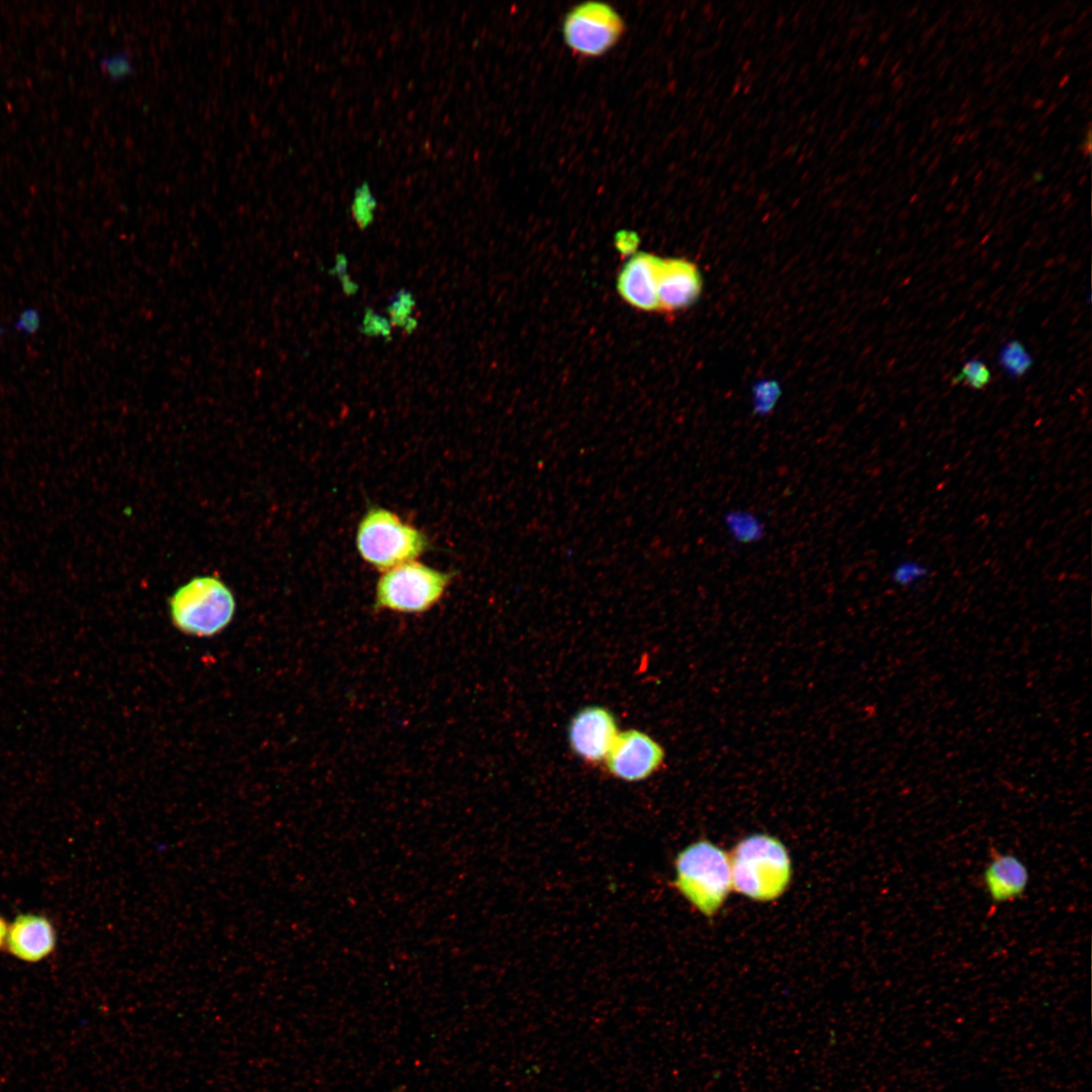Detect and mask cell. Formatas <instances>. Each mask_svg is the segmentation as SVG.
Wrapping results in <instances>:
<instances>
[{
  "label": "cell",
  "mask_w": 1092,
  "mask_h": 1092,
  "mask_svg": "<svg viewBox=\"0 0 1092 1092\" xmlns=\"http://www.w3.org/2000/svg\"><path fill=\"white\" fill-rule=\"evenodd\" d=\"M732 889L759 902L781 897L792 880V862L784 843L755 833L741 839L729 854Z\"/></svg>",
  "instance_id": "6da1fadb"
},
{
  "label": "cell",
  "mask_w": 1092,
  "mask_h": 1092,
  "mask_svg": "<svg viewBox=\"0 0 1092 1092\" xmlns=\"http://www.w3.org/2000/svg\"><path fill=\"white\" fill-rule=\"evenodd\" d=\"M356 548L367 564L383 572L417 560L432 544L426 533L397 514L371 505L357 525Z\"/></svg>",
  "instance_id": "7a4b0ae2"
},
{
  "label": "cell",
  "mask_w": 1092,
  "mask_h": 1092,
  "mask_svg": "<svg viewBox=\"0 0 1092 1092\" xmlns=\"http://www.w3.org/2000/svg\"><path fill=\"white\" fill-rule=\"evenodd\" d=\"M674 870L672 886L679 894L703 915H715L732 889L729 854L701 839L677 853Z\"/></svg>",
  "instance_id": "3957f363"
},
{
  "label": "cell",
  "mask_w": 1092,
  "mask_h": 1092,
  "mask_svg": "<svg viewBox=\"0 0 1092 1092\" xmlns=\"http://www.w3.org/2000/svg\"><path fill=\"white\" fill-rule=\"evenodd\" d=\"M172 624L182 633L212 637L233 621L236 599L223 580L199 575L180 585L168 600Z\"/></svg>",
  "instance_id": "277c9868"
},
{
  "label": "cell",
  "mask_w": 1092,
  "mask_h": 1092,
  "mask_svg": "<svg viewBox=\"0 0 1092 1092\" xmlns=\"http://www.w3.org/2000/svg\"><path fill=\"white\" fill-rule=\"evenodd\" d=\"M455 576L418 560L382 572L376 581L373 610L402 615H419L437 606Z\"/></svg>",
  "instance_id": "5b68a950"
},
{
  "label": "cell",
  "mask_w": 1092,
  "mask_h": 1092,
  "mask_svg": "<svg viewBox=\"0 0 1092 1092\" xmlns=\"http://www.w3.org/2000/svg\"><path fill=\"white\" fill-rule=\"evenodd\" d=\"M625 21L609 3L589 0L571 7L561 23L566 47L580 58H599L622 38Z\"/></svg>",
  "instance_id": "8992f818"
},
{
  "label": "cell",
  "mask_w": 1092,
  "mask_h": 1092,
  "mask_svg": "<svg viewBox=\"0 0 1092 1092\" xmlns=\"http://www.w3.org/2000/svg\"><path fill=\"white\" fill-rule=\"evenodd\" d=\"M664 759L665 751L658 741L641 730L628 729L619 732L604 762L612 777L635 783L657 772Z\"/></svg>",
  "instance_id": "52a82bcc"
},
{
  "label": "cell",
  "mask_w": 1092,
  "mask_h": 1092,
  "mask_svg": "<svg viewBox=\"0 0 1092 1092\" xmlns=\"http://www.w3.org/2000/svg\"><path fill=\"white\" fill-rule=\"evenodd\" d=\"M617 720L604 706L583 707L571 718L567 739L572 752L589 764L604 762L619 734Z\"/></svg>",
  "instance_id": "ba28073f"
},
{
  "label": "cell",
  "mask_w": 1092,
  "mask_h": 1092,
  "mask_svg": "<svg viewBox=\"0 0 1092 1092\" xmlns=\"http://www.w3.org/2000/svg\"><path fill=\"white\" fill-rule=\"evenodd\" d=\"M703 280L698 267L682 258H660L656 288L658 311L674 313L693 305L699 298Z\"/></svg>",
  "instance_id": "9c48e42d"
},
{
  "label": "cell",
  "mask_w": 1092,
  "mask_h": 1092,
  "mask_svg": "<svg viewBox=\"0 0 1092 1092\" xmlns=\"http://www.w3.org/2000/svg\"><path fill=\"white\" fill-rule=\"evenodd\" d=\"M56 943V928L47 916L22 913L8 924L4 947L19 961L37 963L54 951Z\"/></svg>",
  "instance_id": "30bf717a"
},
{
  "label": "cell",
  "mask_w": 1092,
  "mask_h": 1092,
  "mask_svg": "<svg viewBox=\"0 0 1092 1092\" xmlns=\"http://www.w3.org/2000/svg\"><path fill=\"white\" fill-rule=\"evenodd\" d=\"M659 257L634 253L621 268L616 287L620 296L642 311H658L656 274Z\"/></svg>",
  "instance_id": "8fae6325"
},
{
  "label": "cell",
  "mask_w": 1092,
  "mask_h": 1092,
  "mask_svg": "<svg viewBox=\"0 0 1092 1092\" xmlns=\"http://www.w3.org/2000/svg\"><path fill=\"white\" fill-rule=\"evenodd\" d=\"M981 882L992 903L1006 904L1024 895L1029 884V872L1015 854L993 848L982 872Z\"/></svg>",
  "instance_id": "7c38bea8"
},
{
  "label": "cell",
  "mask_w": 1092,
  "mask_h": 1092,
  "mask_svg": "<svg viewBox=\"0 0 1092 1092\" xmlns=\"http://www.w3.org/2000/svg\"><path fill=\"white\" fill-rule=\"evenodd\" d=\"M1033 358L1019 340L1005 343L998 354V363L1011 378H1020L1033 365Z\"/></svg>",
  "instance_id": "4fadbf2b"
},
{
  "label": "cell",
  "mask_w": 1092,
  "mask_h": 1092,
  "mask_svg": "<svg viewBox=\"0 0 1092 1092\" xmlns=\"http://www.w3.org/2000/svg\"><path fill=\"white\" fill-rule=\"evenodd\" d=\"M377 200L367 181L360 183L353 192L350 212L357 226L364 231L374 221Z\"/></svg>",
  "instance_id": "5bb4252c"
},
{
  "label": "cell",
  "mask_w": 1092,
  "mask_h": 1092,
  "mask_svg": "<svg viewBox=\"0 0 1092 1092\" xmlns=\"http://www.w3.org/2000/svg\"><path fill=\"white\" fill-rule=\"evenodd\" d=\"M415 306L416 299L411 291L397 290L386 308L391 326L402 328L411 334L418 326L417 320L412 316Z\"/></svg>",
  "instance_id": "9a60e30c"
},
{
  "label": "cell",
  "mask_w": 1092,
  "mask_h": 1092,
  "mask_svg": "<svg viewBox=\"0 0 1092 1092\" xmlns=\"http://www.w3.org/2000/svg\"><path fill=\"white\" fill-rule=\"evenodd\" d=\"M992 374L984 361L978 358L967 360L960 372L951 378L952 384L963 383L974 390L984 389L991 381Z\"/></svg>",
  "instance_id": "2e32d148"
},
{
  "label": "cell",
  "mask_w": 1092,
  "mask_h": 1092,
  "mask_svg": "<svg viewBox=\"0 0 1092 1092\" xmlns=\"http://www.w3.org/2000/svg\"><path fill=\"white\" fill-rule=\"evenodd\" d=\"M100 68L110 80L120 81L132 74V58L127 51L116 52L104 56L100 60Z\"/></svg>",
  "instance_id": "e0dca14e"
},
{
  "label": "cell",
  "mask_w": 1092,
  "mask_h": 1092,
  "mask_svg": "<svg viewBox=\"0 0 1092 1092\" xmlns=\"http://www.w3.org/2000/svg\"><path fill=\"white\" fill-rule=\"evenodd\" d=\"M928 574V569L913 560H905L898 564L893 571V580L901 586H912L918 581L924 579Z\"/></svg>",
  "instance_id": "ac0fdd59"
},
{
  "label": "cell",
  "mask_w": 1092,
  "mask_h": 1092,
  "mask_svg": "<svg viewBox=\"0 0 1092 1092\" xmlns=\"http://www.w3.org/2000/svg\"><path fill=\"white\" fill-rule=\"evenodd\" d=\"M360 332L369 337L381 336L388 341L391 334V324L388 318L379 315L370 307H366Z\"/></svg>",
  "instance_id": "d6986e66"
},
{
  "label": "cell",
  "mask_w": 1092,
  "mask_h": 1092,
  "mask_svg": "<svg viewBox=\"0 0 1092 1092\" xmlns=\"http://www.w3.org/2000/svg\"><path fill=\"white\" fill-rule=\"evenodd\" d=\"M39 326L40 315L33 307L23 309L15 322L16 331L27 335L34 334L39 329Z\"/></svg>",
  "instance_id": "ffe728a7"
},
{
  "label": "cell",
  "mask_w": 1092,
  "mask_h": 1092,
  "mask_svg": "<svg viewBox=\"0 0 1092 1092\" xmlns=\"http://www.w3.org/2000/svg\"><path fill=\"white\" fill-rule=\"evenodd\" d=\"M638 236L635 233L629 231H621L615 237V243L620 252L623 254H634V251L638 245Z\"/></svg>",
  "instance_id": "44dd1931"
},
{
  "label": "cell",
  "mask_w": 1092,
  "mask_h": 1092,
  "mask_svg": "<svg viewBox=\"0 0 1092 1092\" xmlns=\"http://www.w3.org/2000/svg\"><path fill=\"white\" fill-rule=\"evenodd\" d=\"M347 267L348 259L344 254L340 253L336 256V264L333 269L329 271V273L340 278L343 275L347 274Z\"/></svg>",
  "instance_id": "7402d4cb"
},
{
  "label": "cell",
  "mask_w": 1092,
  "mask_h": 1092,
  "mask_svg": "<svg viewBox=\"0 0 1092 1092\" xmlns=\"http://www.w3.org/2000/svg\"><path fill=\"white\" fill-rule=\"evenodd\" d=\"M339 279L341 280L342 288H343V291L345 292V294L350 296V295H353V294H355L357 292L358 285L354 281L351 280V278L349 277L348 274L343 275Z\"/></svg>",
  "instance_id": "603a6c76"
},
{
  "label": "cell",
  "mask_w": 1092,
  "mask_h": 1092,
  "mask_svg": "<svg viewBox=\"0 0 1092 1092\" xmlns=\"http://www.w3.org/2000/svg\"><path fill=\"white\" fill-rule=\"evenodd\" d=\"M7 931L8 924L4 917L0 914V949L5 946Z\"/></svg>",
  "instance_id": "cb8c5ba5"
}]
</instances>
